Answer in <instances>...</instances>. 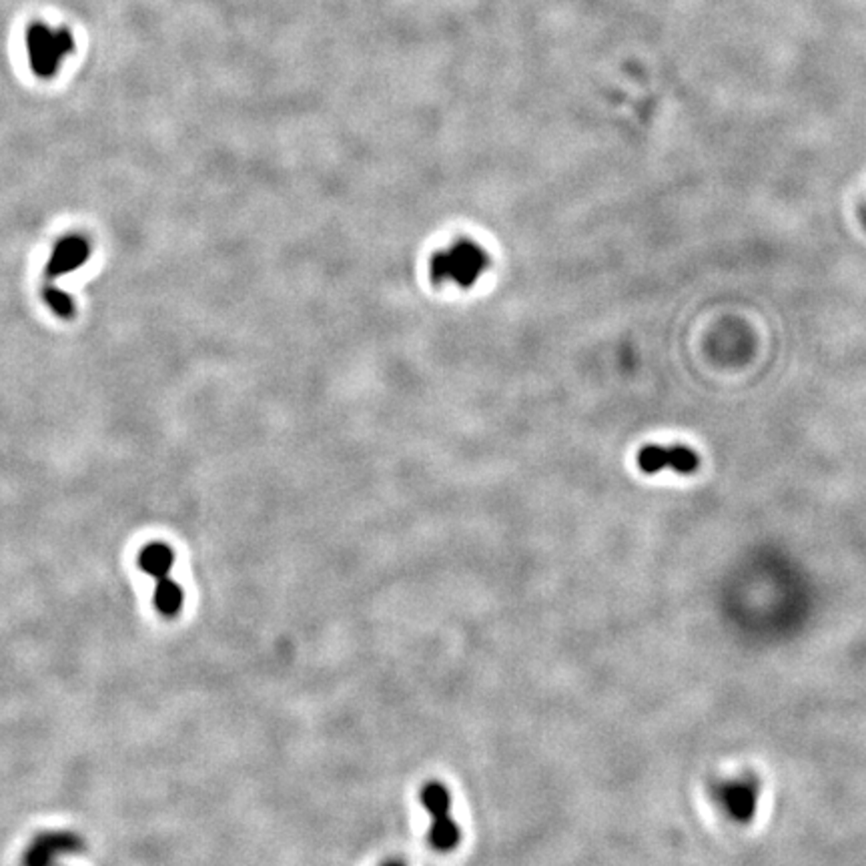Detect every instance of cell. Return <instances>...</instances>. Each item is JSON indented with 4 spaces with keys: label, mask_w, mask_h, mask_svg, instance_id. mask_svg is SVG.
<instances>
[{
    "label": "cell",
    "mask_w": 866,
    "mask_h": 866,
    "mask_svg": "<svg viewBox=\"0 0 866 866\" xmlns=\"http://www.w3.org/2000/svg\"><path fill=\"white\" fill-rule=\"evenodd\" d=\"M492 263L488 249L473 239H455L452 245L435 251L430 259V277L433 284H452L470 289L483 277Z\"/></svg>",
    "instance_id": "6da1fadb"
},
{
    "label": "cell",
    "mask_w": 866,
    "mask_h": 866,
    "mask_svg": "<svg viewBox=\"0 0 866 866\" xmlns=\"http://www.w3.org/2000/svg\"><path fill=\"white\" fill-rule=\"evenodd\" d=\"M71 36L63 28L35 25L26 35V53L38 75H53L71 53Z\"/></svg>",
    "instance_id": "7a4b0ae2"
},
{
    "label": "cell",
    "mask_w": 866,
    "mask_h": 866,
    "mask_svg": "<svg viewBox=\"0 0 866 866\" xmlns=\"http://www.w3.org/2000/svg\"><path fill=\"white\" fill-rule=\"evenodd\" d=\"M423 806L432 814L430 842L437 851H452L460 842V829L452 821V796L440 782H430L422 792Z\"/></svg>",
    "instance_id": "3957f363"
},
{
    "label": "cell",
    "mask_w": 866,
    "mask_h": 866,
    "mask_svg": "<svg viewBox=\"0 0 866 866\" xmlns=\"http://www.w3.org/2000/svg\"><path fill=\"white\" fill-rule=\"evenodd\" d=\"M698 465L700 457L686 445H646L638 453V468L644 473H658L662 470L694 473Z\"/></svg>",
    "instance_id": "277c9868"
},
{
    "label": "cell",
    "mask_w": 866,
    "mask_h": 866,
    "mask_svg": "<svg viewBox=\"0 0 866 866\" xmlns=\"http://www.w3.org/2000/svg\"><path fill=\"white\" fill-rule=\"evenodd\" d=\"M758 782L756 778H738V781H726L716 786V798L722 802L726 812L734 821L748 822L756 814L758 804Z\"/></svg>",
    "instance_id": "5b68a950"
},
{
    "label": "cell",
    "mask_w": 866,
    "mask_h": 866,
    "mask_svg": "<svg viewBox=\"0 0 866 866\" xmlns=\"http://www.w3.org/2000/svg\"><path fill=\"white\" fill-rule=\"evenodd\" d=\"M83 849V839L73 832H45L31 844L23 856V866H56L63 854H76Z\"/></svg>",
    "instance_id": "8992f818"
},
{
    "label": "cell",
    "mask_w": 866,
    "mask_h": 866,
    "mask_svg": "<svg viewBox=\"0 0 866 866\" xmlns=\"http://www.w3.org/2000/svg\"><path fill=\"white\" fill-rule=\"evenodd\" d=\"M89 255H91V249L86 239L79 235L65 237L63 241H58V245L53 251V257L46 265V277L58 279V277L69 275L71 271L85 265Z\"/></svg>",
    "instance_id": "52a82bcc"
},
{
    "label": "cell",
    "mask_w": 866,
    "mask_h": 866,
    "mask_svg": "<svg viewBox=\"0 0 866 866\" xmlns=\"http://www.w3.org/2000/svg\"><path fill=\"white\" fill-rule=\"evenodd\" d=\"M173 563H174V553L167 543L153 542L147 548H143V552L139 553V568L157 582L163 578H169Z\"/></svg>",
    "instance_id": "ba28073f"
},
{
    "label": "cell",
    "mask_w": 866,
    "mask_h": 866,
    "mask_svg": "<svg viewBox=\"0 0 866 866\" xmlns=\"http://www.w3.org/2000/svg\"><path fill=\"white\" fill-rule=\"evenodd\" d=\"M153 602H154V608H157L161 616H164V618L179 616L181 610H183V602H184L183 588L174 580L163 578V580L157 582V588H154Z\"/></svg>",
    "instance_id": "9c48e42d"
},
{
    "label": "cell",
    "mask_w": 866,
    "mask_h": 866,
    "mask_svg": "<svg viewBox=\"0 0 866 866\" xmlns=\"http://www.w3.org/2000/svg\"><path fill=\"white\" fill-rule=\"evenodd\" d=\"M45 301H46V305L53 309V314H56L58 317H63V319L73 317L75 301L69 294H65V291L56 289V287H46L45 289Z\"/></svg>",
    "instance_id": "30bf717a"
},
{
    "label": "cell",
    "mask_w": 866,
    "mask_h": 866,
    "mask_svg": "<svg viewBox=\"0 0 866 866\" xmlns=\"http://www.w3.org/2000/svg\"><path fill=\"white\" fill-rule=\"evenodd\" d=\"M385 866H403V864H399V862H387Z\"/></svg>",
    "instance_id": "8fae6325"
}]
</instances>
